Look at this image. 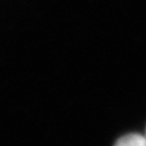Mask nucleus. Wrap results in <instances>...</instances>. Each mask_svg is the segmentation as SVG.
I'll list each match as a JSON object with an SVG mask.
<instances>
[{
  "instance_id": "f257e3e1",
  "label": "nucleus",
  "mask_w": 146,
  "mask_h": 146,
  "mask_svg": "<svg viewBox=\"0 0 146 146\" xmlns=\"http://www.w3.org/2000/svg\"><path fill=\"white\" fill-rule=\"evenodd\" d=\"M115 146H146V137L138 133H130L120 138Z\"/></svg>"
}]
</instances>
